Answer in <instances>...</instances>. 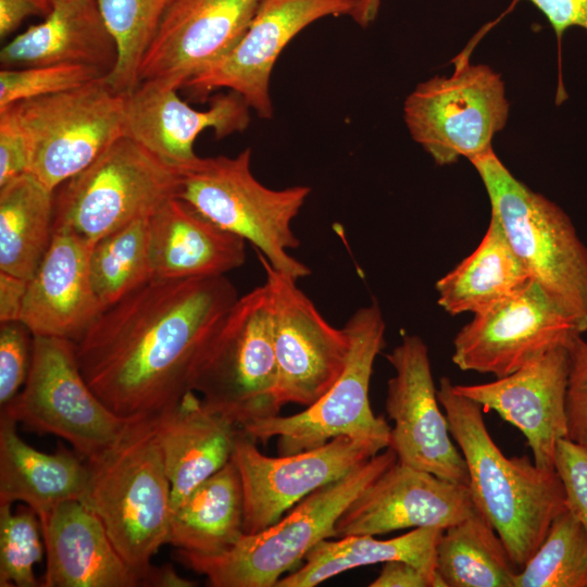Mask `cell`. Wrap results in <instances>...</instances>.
Masks as SVG:
<instances>
[{
    "mask_svg": "<svg viewBox=\"0 0 587 587\" xmlns=\"http://www.w3.org/2000/svg\"><path fill=\"white\" fill-rule=\"evenodd\" d=\"M237 299L225 276L153 278L75 341L80 371L116 415H159L192 391L200 358Z\"/></svg>",
    "mask_w": 587,
    "mask_h": 587,
    "instance_id": "1",
    "label": "cell"
},
{
    "mask_svg": "<svg viewBox=\"0 0 587 587\" xmlns=\"http://www.w3.org/2000/svg\"><path fill=\"white\" fill-rule=\"evenodd\" d=\"M437 397L466 462L473 501L521 570L567 509L561 478L526 455L505 457L488 433L483 407L455 392L448 377L440 378Z\"/></svg>",
    "mask_w": 587,
    "mask_h": 587,
    "instance_id": "2",
    "label": "cell"
},
{
    "mask_svg": "<svg viewBox=\"0 0 587 587\" xmlns=\"http://www.w3.org/2000/svg\"><path fill=\"white\" fill-rule=\"evenodd\" d=\"M155 416L130 420L111 446L86 459L88 482L80 500L100 519L140 583L151 558L167 544L172 512Z\"/></svg>",
    "mask_w": 587,
    "mask_h": 587,
    "instance_id": "3",
    "label": "cell"
},
{
    "mask_svg": "<svg viewBox=\"0 0 587 587\" xmlns=\"http://www.w3.org/2000/svg\"><path fill=\"white\" fill-rule=\"evenodd\" d=\"M397 462L389 447L344 477L308 495L262 532L243 533L229 549L203 555L177 549L178 560L214 587H275L310 550L337 538L335 525L350 503Z\"/></svg>",
    "mask_w": 587,
    "mask_h": 587,
    "instance_id": "4",
    "label": "cell"
},
{
    "mask_svg": "<svg viewBox=\"0 0 587 587\" xmlns=\"http://www.w3.org/2000/svg\"><path fill=\"white\" fill-rule=\"evenodd\" d=\"M488 195L491 215L530 278L587 333V246L570 216L517 179L494 149L470 161Z\"/></svg>",
    "mask_w": 587,
    "mask_h": 587,
    "instance_id": "5",
    "label": "cell"
},
{
    "mask_svg": "<svg viewBox=\"0 0 587 587\" xmlns=\"http://www.w3.org/2000/svg\"><path fill=\"white\" fill-rule=\"evenodd\" d=\"M176 197L217 226L249 241L276 271L298 280L310 268L288 251L298 248L291 224L311 188L273 189L251 171V149L236 157H197L177 168Z\"/></svg>",
    "mask_w": 587,
    "mask_h": 587,
    "instance_id": "6",
    "label": "cell"
},
{
    "mask_svg": "<svg viewBox=\"0 0 587 587\" xmlns=\"http://www.w3.org/2000/svg\"><path fill=\"white\" fill-rule=\"evenodd\" d=\"M266 284L236 300L207 345L191 390L240 427L279 414Z\"/></svg>",
    "mask_w": 587,
    "mask_h": 587,
    "instance_id": "7",
    "label": "cell"
},
{
    "mask_svg": "<svg viewBox=\"0 0 587 587\" xmlns=\"http://www.w3.org/2000/svg\"><path fill=\"white\" fill-rule=\"evenodd\" d=\"M350 348L346 366L334 385L303 411L255 420L241 428L266 445L277 438L279 455L320 447L348 436L390 444V430L383 416L373 413L369 389L374 361L385 346L386 324L376 301L358 309L346 322Z\"/></svg>",
    "mask_w": 587,
    "mask_h": 587,
    "instance_id": "8",
    "label": "cell"
},
{
    "mask_svg": "<svg viewBox=\"0 0 587 587\" xmlns=\"http://www.w3.org/2000/svg\"><path fill=\"white\" fill-rule=\"evenodd\" d=\"M177 170L122 136L54 196L53 229L72 230L93 245L176 197Z\"/></svg>",
    "mask_w": 587,
    "mask_h": 587,
    "instance_id": "9",
    "label": "cell"
},
{
    "mask_svg": "<svg viewBox=\"0 0 587 587\" xmlns=\"http://www.w3.org/2000/svg\"><path fill=\"white\" fill-rule=\"evenodd\" d=\"M124 104L104 76L10 105L28 140V173L55 191L124 135Z\"/></svg>",
    "mask_w": 587,
    "mask_h": 587,
    "instance_id": "10",
    "label": "cell"
},
{
    "mask_svg": "<svg viewBox=\"0 0 587 587\" xmlns=\"http://www.w3.org/2000/svg\"><path fill=\"white\" fill-rule=\"evenodd\" d=\"M509 111L501 75L465 61L450 76L420 83L404 100L403 118L413 140L442 166L494 149Z\"/></svg>",
    "mask_w": 587,
    "mask_h": 587,
    "instance_id": "11",
    "label": "cell"
},
{
    "mask_svg": "<svg viewBox=\"0 0 587 587\" xmlns=\"http://www.w3.org/2000/svg\"><path fill=\"white\" fill-rule=\"evenodd\" d=\"M1 410L30 430L66 440L85 459L111 446L130 421L111 411L91 389L75 341L49 336H34L27 379Z\"/></svg>",
    "mask_w": 587,
    "mask_h": 587,
    "instance_id": "12",
    "label": "cell"
},
{
    "mask_svg": "<svg viewBox=\"0 0 587 587\" xmlns=\"http://www.w3.org/2000/svg\"><path fill=\"white\" fill-rule=\"evenodd\" d=\"M272 307L273 346L280 407H309L339 378L349 354L345 327L330 325L297 280L273 268L258 252Z\"/></svg>",
    "mask_w": 587,
    "mask_h": 587,
    "instance_id": "13",
    "label": "cell"
},
{
    "mask_svg": "<svg viewBox=\"0 0 587 587\" xmlns=\"http://www.w3.org/2000/svg\"><path fill=\"white\" fill-rule=\"evenodd\" d=\"M384 449L375 440L339 436L320 447L274 458L263 454L241 428L233 460L243 491V532H262L308 495Z\"/></svg>",
    "mask_w": 587,
    "mask_h": 587,
    "instance_id": "14",
    "label": "cell"
},
{
    "mask_svg": "<svg viewBox=\"0 0 587 587\" xmlns=\"http://www.w3.org/2000/svg\"><path fill=\"white\" fill-rule=\"evenodd\" d=\"M582 335L574 322L532 280L523 289L474 314L453 339L452 362L462 371L514 373Z\"/></svg>",
    "mask_w": 587,
    "mask_h": 587,
    "instance_id": "15",
    "label": "cell"
},
{
    "mask_svg": "<svg viewBox=\"0 0 587 587\" xmlns=\"http://www.w3.org/2000/svg\"><path fill=\"white\" fill-rule=\"evenodd\" d=\"M386 358L395 370L387 383L385 409L394 422L389 448L398 463L469 485L466 462L439 408L426 344L416 335H405Z\"/></svg>",
    "mask_w": 587,
    "mask_h": 587,
    "instance_id": "16",
    "label": "cell"
},
{
    "mask_svg": "<svg viewBox=\"0 0 587 587\" xmlns=\"http://www.w3.org/2000/svg\"><path fill=\"white\" fill-rule=\"evenodd\" d=\"M357 8L355 0H262L237 45L183 88L198 99L220 89L234 91L260 117L270 118V78L284 48L315 21L329 15L352 17Z\"/></svg>",
    "mask_w": 587,
    "mask_h": 587,
    "instance_id": "17",
    "label": "cell"
},
{
    "mask_svg": "<svg viewBox=\"0 0 587 587\" xmlns=\"http://www.w3.org/2000/svg\"><path fill=\"white\" fill-rule=\"evenodd\" d=\"M262 0H173L146 51L140 82L180 89L228 53Z\"/></svg>",
    "mask_w": 587,
    "mask_h": 587,
    "instance_id": "18",
    "label": "cell"
},
{
    "mask_svg": "<svg viewBox=\"0 0 587 587\" xmlns=\"http://www.w3.org/2000/svg\"><path fill=\"white\" fill-rule=\"evenodd\" d=\"M478 511L467 485L398 461L366 487L338 519V537L419 527L447 528Z\"/></svg>",
    "mask_w": 587,
    "mask_h": 587,
    "instance_id": "19",
    "label": "cell"
},
{
    "mask_svg": "<svg viewBox=\"0 0 587 587\" xmlns=\"http://www.w3.org/2000/svg\"><path fill=\"white\" fill-rule=\"evenodd\" d=\"M569 373V347H558L510 375L485 384H453V389L519 428L534 463L544 470H555L557 444L567 438Z\"/></svg>",
    "mask_w": 587,
    "mask_h": 587,
    "instance_id": "20",
    "label": "cell"
},
{
    "mask_svg": "<svg viewBox=\"0 0 587 587\" xmlns=\"http://www.w3.org/2000/svg\"><path fill=\"white\" fill-rule=\"evenodd\" d=\"M250 110L234 91L216 93L200 111L180 99L177 89L140 82L125 95L123 133L177 170L198 157L193 143L203 130L212 129L216 138L242 132L250 123Z\"/></svg>",
    "mask_w": 587,
    "mask_h": 587,
    "instance_id": "21",
    "label": "cell"
},
{
    "mask_svg": "<svg viewBox=\"0 0 587 587\" xmlns=\"http://www.w3.org/2000/svg\"><path fill=\"white\" fill-rule=\"evenodd\" d=\"M91 247L72 230L53 229L50 247L27 283L20 316L33 336L77 341L103 312L89 274Z\"/></svg>",
    "mask_w": 587,
    "mask_h": 587,
    "instance_id": "22",
    "label": "cell"
},
{
    "mask_svg": "<svg viewBox=\"0 0 587 587\" xmlns=\"http://www.w3.org/2000/svg\"><path fill=\"white\" fill-rule=\"evenodd\" d=\"M47 554L43 587H137L140 576L121 557L97 516L68 500L40 522Z\"/></svg>",
    "mask_w": 587,
    "mask_h": 587,
    "instance_id": "23",
    "label": "cell"
},
{
    "mask_svg": "<svg viewBox=\"0 0 587 587\" xmlns=\"http://www.w3.org/2000/svg\"><path fill=\"white\" fill-rule=\"evenodd\" d=\"M157 419V439L171 486V510L228 463L241 427L187 392Z\"/></svg>",
    "mask_w": 587,
    "mask_h": 587,
    "instance_id": "24",
    "label": "cell"
},
{
    "mask_svg": "<svg viewBox=\"0 0 587 587\" xmlns=\"http://www.w3.org/2000/svg\"><path fill=\"white\" fill-rule=\"evenodd\" d=\"M153 278L225 276L246 260V240L208 220L177 197L150 217Z\"/></svg>",
    "mask_w": 587,
    "mask_h": 587,
    "instance_id": "25",
    "label": "cell"
},
{
    "mask_svg": "<svg viewBox=\"0 0 587 587\" xmlns=\"http://www.w3.org/2000/svg\"><path fill=\"white\" fill-rule=\"evenodd\" d=\"M116 59V45L97 0L54 2L42 22L29 26L0 51L2 68L82 64L105 76Z\"/></svg>",
    "mask_w": 587,
    "mask_h": 587,
    "instance_id": "26",
    "label": "cell"
},
{
    "mask_svg": "<svg viewBox=\"0 0 587 587\" xmlns=\"http://www.w3.org/2000/svg\"><path fill=\"white\" fill-rule=\"evenodd\" d=\"M16 421L0 412V504L22 501L45 521L60 504L82 500L88 469L79 454L60 445L53 453L38 451L16 432Z\"/></svg>",
    "mask_w": 587,
    "mask_h": 587,
    "instance_id": "27",
    "label": "cell"
},
{
    "mask_svg": "<svg viewBox=\"0 0 587 587\" xmlns=\"http://www.w3.org/2000/svg\"><path fill=\"white\" fill-rule=\"evenodd\" d=\"M444 529L419 527L391 539L350 535L325 539L313 547L302 566L283 576L275 587H314L346 571L391 560L407 561L424 571L434 587H444L436 572V547Z\"/></svg>",
    "mask_w": 587,
    "mask_h": 587,
    "instance_id": "28",
    "label": "cell"
},
{
    "mask_svg": "<svg viewBox=\"0 0 587 587\" xmlns=\"http://www.w3.org/2000/svg\"><path fill=\"white\" fill-rule=\"evenodd\" d=\"M533 279L492 215L477 248L436 282L438 304L449 314H477Z\"/></svg>",
    "mask_w": 587,
    "mask_h": 587,
    "instance_id": "29",
    "label": "cell"
},
{
    "mask_svg": "<svg viewBox=\"0 0 587 587\" xmlns=\"http://www.w3.org/2000/svg\"><path fill=\"white\" fill-rule=\"evenodd\" d=\"M243 513L241 479L232 458L171 512L167 544L197 554L221 553L245 533Z\"/></svg>",
    "mask_w": 587,
    "mask_h": 587,
    "instance_id": "30",
    "label": "cell"
},
{
    "mask_svg": "<svg viewBox=\"0 0 587 587\" xmlns=\"http://www.w3.org/2000/svg\"><path fill=\"white\" fill-rule=\"evenodd\" d=\"M54 191L26 172L0 186V272L29 280L53 237Z\"/></svg>",
    "mask_w": 587,
    "mask_h": 587,
    "instance_id": "31",
    "label": "cell"
},
{
    "mask_svg": "<svg viewBox=\"0 0 587 587\" xmlns=\"http://www.w3.org/2000/svg\"><path fill=\"white\" fill-rule=\"evenodd\" d=\"M436 572L444 587H514L520 567L478 510L444 529L436 547Z\"/></svg>",
    "mask_w": 587,
    "mask_h": 587,
    "instance_id": "32",
    "label": "cell"
},
{
    "mask_svg": "<svg viewBox=\"0 0 587 587\" xmlns=\"http://www.w3.org/2000/svg\"><path fill=\"white\" fill-rule=\"evenodd\" d=\"M89 274L103 311L152 280L149 217L95 242L89 254Z\"/></svg>",
    "mask_w": 587,
    "mask_h": 587,
    "instance_id": "33",
    "label": "cell"
},
{
    "mask_svg": "<svg viewBox=\"0 0 587 587\" xmlns=\"http://www.w3.org/2000/svg\"><path fill=\"white\" fill-rule=\"evenodd\" d=\"M172 1L97 0L116 45V63L105 76L115 91L127 95L138 86L141 61Z\"/></svg>",
    "mask_w": 587,
    "mask_h": 587,
    "instance_id": "34",
    "label": "cell"
},
{
    "mask_svg": "<svg viewBox=\"0 0 587 587\" xmlns=\"http://www.w3.org/2000/svg\"><path fill=\"white\" fill-rule=\"evenodd\" d=\"M514 587H587V530L569 509L552 521Z\"/></svg>",
    "mask_w": 587,
    "mask_h": 587,
    "instance_id": "35",
    "label": "cell"
},
{
    "mask_svg": "<svg viewBox=\"0 0 587 587\" xmlns=\"http://www.w3.org/2000/svg\"><path fill=\"white\" fill-rule=\"evenodd\" d=\"M36 512L28 505L0 504V586L37 587L34 574L45 542Z\"/></svg>",
    "mask_w": 587,
    "mask_h": 587,
    "instance_id": "36",
    "label": "cell"
},
{
    "mask_svg": "<svg viewBox=\"0 0 587 587\" xmlns=\"http://www.w3.org/2000/svg\"><path fill=\"white\" fill-rule=\"evenodd\" d=\"M82 64L35 65L0 71V110L18 101L54 95L104 77Z\"/></svg>",
    "mask_w": 587,
    "mask_h": 587,
    "instance_id": "37",
    "label": "cell"
},
{
    "mask_svg": "<svg viewBox=\"0 0 587 587\" xmlns=\"http://www.w3.org/2000/svg\"><path fill=\"white\" fill-rule=\"evenodd\" d=\"M34 336L21 322L0 326V407L23 388L30 367Z\"/></svg>",
    "mask_w": 587,
    "mask_h": 587,
    "instance_id": "38",
    "label": "cell"
},
{
    "mask_svg": "<svg viewBox=\"0 0 587 587\" xmlns=\"http://www.w3.org/2000/svg\"><path fill=\"white\" fill-rule=\"evenodd\" d=\"M567 438L587 448V341L577 335L569 347Z\"/></svg>",
    "mask_w": 587,
    "mask_h": 587,
    "instance_id": "39",
    "label": "cell"
},
{
    "mask_svg": "<svg viewBox=\"0 0 587 587\" xmlns=\"http://www.w3.org/2000/svg\"><path fill=\"white\" fill-rule=\"evenodd\" d=\"M554 469L565 490L567 509L587 530V448L569 438L560 439Z\"/></svg>",
    "mask_w": 587,
    "mask_h": 587,
    "instance_id": "40",
    "label": "cell"
},
{
    "mask_svg": "<svg viewBox=\"0 0 587 587\" xmlns=\"http://www.w3.org/2000/svg\"><path fill=\"white\" fill-rule=\"evenodd\" d=\"M30 150L26 135L8 107L0 110V186L28 172Z\"/></svg>",
    "mask_w": 587,
    "mask_h": 587,
    "instance_id": "41",
    "label": "cell"
},
{
    "mask_svg": "<svg viewBox=\"0 0 587 587\" xmlns=\"http://www.w3.org/2000/svg\"><path fill=\"white\" fill-rule=\"evenodd\" d=\"M538 9L551 25L557 39L571 27H579L587 34V0H525Z\"/></svg>",
    "mask_w": 587,
    "mask_h": 587,
    "instance_id": "42",
    "label": "cell"
},
{
    "mask_svg": "<svg viewBox=\"0 0 587 587\" xmlns=\"http://www.w3.org/2000/svg\"><path fill=\"white\" fill-rule=\"evenodd\" d=\"M371 587H434L433 579L417 566L402 560L383 563Z\"/></svg>",
    "mask_w": 587,
    "mask_h": 587,
    "instance_id": "43",
    "label": "cell"
},
{
    "mask_svg": "<svg viewBox=\"0 0 587 587\" xmlns=\"http://www.w3.org/2000/svg\"><path fill=\"white\" fill-rule=\"evenodd\" d=\"M28 280L0 272V323L20 322Z\"/></svg>",
    "mask_w": 587,
    "mask_h": 587,
    "instance_id": "44",
    "label": "cell"
},
{
    "mask_svg": "<svg viewBox=\"0 0 587 587\" xmlns=\"http://www.w3.org/2000/svg\"><path fill=\"white\" fill-rule=\"evenodd\" d=\"M35 14H41L32 0H0V37L12 34L23 21Z\"/></svg>",
    "mask_w": 587,
    "mask_h": 587,
    "instance_id": "45",
    "label": "cell"
},
{
    "mask_svg": "<svg viewBox=\"0 0 587 587\" xmlns=\"http://www.w3.org/2000/svg\"><path fill=\"white\" fill-rule=\"evenodd\" d=\"M193 580L179 576L171 564L161 566L150 565L141 577L140 586L152 587H191Z\"/></svg>",
    "mask_w": 587,
    "mask_h": 587,
    "instance_id": "46",
    "label": "cell"
},
{
    "mask_svg": "<svg viewBox=\"0 0 587 587\" xmlns=\"http://www.w3.org/2000/svg\"><path fill=\"white\" fill-rule=\"evenodd\" d=\"M358 8L352 18L361 26L365 27L374 21L377 15L380 0H355Z\"/></svg>",
    "mask_w": 587,
    "mask_h": 587,
    "instance_id": "47",
    "label": "cell"
},
{
    "mask_svg": "<svg viewBox=\"0 0 587 587\" xmlns=\"http://www.w3.org/2000/svg\"><path fill=\"white\" fill-rule=\"evenodd\" d=\"M40 10L42 15H46L54 2L59 0H32Z\"/></svg>",
    "mask_w": 587,
    "mask_h": 587,
    "instance_id": "48",
    "label": "cell"
}]
</instances>
